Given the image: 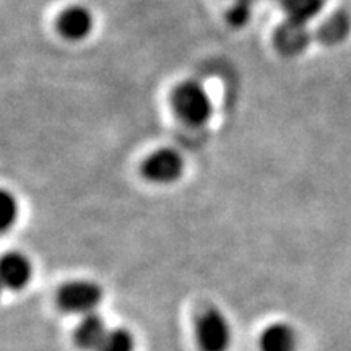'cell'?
Listing matches in <instances>:
<instances>
[{
	"label": "cell",
	"mask_w": 351,
	"mask_h": 351,
	"mask_svg": "<svg viewBox=\"0 0 351 351\" xmlns=\"http://www.w3.org/2000/svg\"><path fill=\"white\" fill-rule=\"evenodd\" d=\"M19 217L16 199L5 189H0V232L10 230Z\"/></svg>",
	"instance_id": "obj_12"
},
{
	"label": "cell",
	"mask_w": 351,
	"mask_h": 351,
	"mask_svg": "<svg viewBox=\"0 0 351 351\" xmlns=\"http://www.w3.org/2000/svg\"><path fill=\"white\" fill-rule=\"evenodd\" d=\"M98 351H134V339L124 328L109 330Z\"/></svg>",
	"instance_id": "obj_13"
},
{
	"label": "cell",
	"mask_w": 351,
	"mask_h": 351,
	"mask_svg": "<svg viewBox=\"0 0 351 351\" xmlns=\"http://www.w3.org/2000/svg\"><path fill=\"white\" fill-rule=\"evenodd\" d=\"M311 33L306 25L288 20L275 32V46L285 56H298L309 46Z\"/></svg>",
	"instance_id": "obj_7"
},
{
	"label": "cell",
	"mask_w": 351,
	"mask_h": 351,
	"mask_svg": "<svg viewBox=\"0 0 351 351\" xmlns=\"http://www.w3.org/2000/svg\"><path fill=\"white\" fill-rule=\"evenodd\" d=\"M251 3L252 2H236L228 13V20L232 26H243L251 16Z\"/></svg>",
	"instance_id": "obj_14"
},
{
	"label": "cell",
	"mask_w": 351,
	"mask_h": 351,
	"mask_svg": "<svg viewBox=\"0 0 351 351\" xmlns=\"http://www.w3.org/2000/svg\"><path fill=\"white\" fill-rule=\"evenodd\" d=\"M101 289L90 282H72L64 285L59 291V304L72 314H93L95 307L101 302Z\"/></svg>",
	"instance_id": "obj_3"
},
{
	"label": "cell",
	"mask_w": 351,
	"mask_h": 351,
	"mask_svg": "<svg viewBox=\"0 0 351 351\" xmlns=\"http://www.w3.org/2000/svg\"><path fill=\"white\" fill-rule=\"evenodd\" d=\"M182 156L171 148L153 152L142 165V173L148 181L158 184L173 182L182 174Z\"/></svg>",
	"instance_id": "obj_4"
},
{
	"label": "cell",
	"mask_w": 351,
	"mask_h": 351,
	"mask_svg": "<svg viewBox=\"0 0 351 351\" xmlns=\"http://www.w3.org/2000/svg\"><path fill=\"white\" fill-rule=\"evenodd\" d=\"M197 341L202 351H226L231 343V328L218 309H205L197 319Z\"/></svg>",
	"instance_id": "obj_2"
},
{
	"label": "cell",
	"mask_w": 351,
	"mask_h": 351,
	"mask_svg": "<svg viewBox=\"0 0 351 351\" xmlns=\"http://www.w3.org/2000/svg\"><path fill=\"white\" fill-rule=\"evenodd\" d=\"M32 278V263L20 252L0 257V285L8 289H21Z\"/></svg>",
	"instance_id": "obj_5"
},
{
	"label": "cell",
	"mask_w": 351,
	"mask_h": 351,
	"mask_svg": "<svg viewBox=\"0 0 351 351\" xmlns=\"http://www.w3.org/2000/svg\"><path fill=\"white\" fill-rule=\"evenodd\" d=\"M173 104L179 117L191 125H204L213 111L207 90L197 82H184L176 88Z\"/></svg>",
	"instance_id": "obj_1"
},
{
	"label": "cell",
	"mask_w": 351,
	"mask_h": 351,
	"mask_svg": "<svg viewBox=\"0 0 351 351\" xmlns=\"http://www.w3.org/2000/svg\"><path fill=\"white\" fill-rule=\"evenodd\" d=\"M57 28L70 41H80L93 29V15L82 5H72L60 13Z\"/></svg>",
	"instance_id": "obj_6"
},
{
	"label": "cell",
	"mask_w": 351,
	"mask_h": 351,
	"mask_svg": "<svg viewBox=\"0 0 351 351\" xmlns=\"http://www.w3.org/2000/svg\"><path fill=\"white\" fill-rule=\"evenodd\" d=\"M2 288H3V287H2V285H0V291H2Z\"/></svg>",
	"instance_id": "obj_16"
},
{
	"label": "cell",
	"mask_w": 351,
	"mask_h": 351,
	"mask_svg": "<svg viewBox=\"0 0 351 351\" xmlns=\"http://www.w3.org/2000/svg\"><path fill=\"white\" fill-rule=\"evenodd\" d=\"M350 32H351V19L348 13L335 12L319 26L317 38L324 44L333 46V44L345 41Z\"/></svg>",
	"instance_id": "obj_10"
},
{
	"label": "cell",
	"mask_w": 351,
	"mask_h": 351,
	"mask_svg": "<svg viewBox=\"0 0 351 351\" xmlns=\"http://www.w3.org/2000/svg\"><path fill=\"white\" fill-rule=\"evenodd\" d=\"M296 345V333L287 324H274L262 333V351H295Z\"/></svg>",
	"instance_id": "obj_9"
},
{
	"label": "cell",
	"mask_w": 351,
	"mask_h": 351,
	"mask_svg": "<svg viewBox=\"0 0 351 351\" xmlns=\"http://www.w3.org/2000/svg\"><path fill=\"white\" fill-rule=\"evenodd\" d=\"M326 0H283L288 20L306 25L322 10Z\"/></svg>",
	"instance_id": "obj_11"
},
{
	"label": "cell",
	"mask_w": 351,
	"mask_h": 351,
	"mask_svg": "<svg viewBox=\"0 0 351 351\" xmlns=\"http://www.w3.org/2000/svg\"><path fill=\"white\" fill-rule=\"evenodd\" d=\"M106 324L96 314H88L78 324L75 330V343L85 351H98L108 335Z\"/></svg>",
	"instance_id": "obj_8"
},
{
	"label": "cell",
	"mask_w": 351,
	"mask_h": 351,
	"mask_svg": "<svg viewBox=\"0 0 351 351\" xmlns=\"http://www.w3.org/2000/svg\"><path fill=\"white\" fill-rule=\"evenodd\" d=\"M236 2H252V0H236Z\"/></svg>",
	"instance_id": "obj_15"
}]
</instances>
